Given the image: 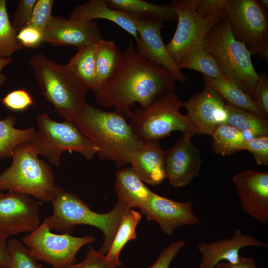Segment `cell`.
Here are the masks:
<instances>
[{"mask_svg": "<svg viewBox=\"0 0 268 268\" xmlns=\"http://www.w3.org/2000/svg\"><path fill=\"white\" fill-rule=\"evenodd\" d=\"M185 244L186 242L184 240L172 242L162 250L154 263L149 268H169L173 260Z\"/></svg>", "mask_w": 268, "mask_h": 268, "instance_id": "obj_40", "label": "cell"}, {"mask_svg": "<svg viewBox=\"0 0 268 268\" xmlns=\"http://www.w3.org/2000/svg\"><path fill=\"white\" fill-rule=\"evenodd\" d=\"M7 236L0 232V268H9L10 254L7 242Z\"/></svg>", "mask_w": 268, "mask_h": 268, "instance_id": "obj_44", "label": "cell"}, {"mask_svg": "<svg viewBox=\"0 0 268 268\" xmlns=\"http://www.w3.org/2000/svg\"><path fill=\"white\" fill-rule=\"evenodd\" d=\"M38 130L30 142L38 155H42L56 166L60 165L61 154L65 151H75L90 160L97 154L93 142L83 134L73 122H58L47 114L36 117Z\"/></svg>", "mask_w": 268, "mask_h": 268, "instance_id": "obj_8", "label": "cell"}, {"mask_svg": "<svg viewBox=\"0 0 268 268\" xmlns=\"http://www.w3.org/2000/svg\"><path fill=\"white\" fill-rule=\"evenodd\" d=\"M226 103V102H225ZM227 124L243 132L247 139L268 135V120L257 114L226 103Z\"/></svg>", "mask_w": 268, "mask_h": 268, "instance_id": "obj_26", "label": "cell"}, {"mask_svg": "<svg viewBox=\"0 0 268 268\" xmlns=\"http://www.w3.org/2000/svg\"><path fill=\"white\" fill-rule=\"evenodd\" d=\"M0 101L6 107L14 111L25 110L34 103L32 97L23 89L9 92L0 99Z\"/></svg>", "mask_w": 268, "mask_h": 268, "instance_id": "obj_35", "label": "cell"}, {"mask_svg": "<svg viewBox=\"0 0 268 268\" xmlns=\"http://www.w3.org/2000/svg\"><path fill=\"white\" fill-rule=\"evenodd\" d=\"M215 268H257L256 261L252 258L244 257L241 255L237 263L232 264L220 262L217 263Z\"/></svg>", "mask_w": 268, "mask_h": 268, "instance_id": "obj_43", "label": "cell"}, {"mask_svg": "<svg viewBox=\"0 0 268 268\" xmlns=\"http://www.w3.org/2000/svg\"><path fill=\"white\" fill-rule=\"evenodd\" d=\"M141 213L132 208L124 215L111 245L105 255L110 259L118 261L120 252L131 240L136 238L135 229L141 219Z\"/></svg>", "mask_w": 268, "mask_h": 268, "instance_id": "obj_31", "label": "cell"}, {"mask_svg": "<svg viewBox=\"0 0 268 268\" xmlns=\"http://www.w3.org/2000/svg\"><path fill=\"white\" fill-rule=\"evenodd\" d=\"M176 79L165 68L136 51L131 39L112 78L95 93L96 103L130 118L136 103L146 108L158 97L173 90Z\"/></svg>", "mask_w": 268, "mask_h": 268, "instance_id": "obj_1", "label": "cell"}, {"mask_svg": "<svg viewBox=\"0 0 268 268\" xmlns=\"http://www.w3.org/2000/svg\"><path fill=\"white\" fill-rule=\"evenodd\" d=\"M211 136L214 153L221 156L245 150L249 140L243 132L227 124L218 126Z\"/></svg>", "mask_w": 268, "mask_h": 268, "instance_id": "obj_29", "label": "cell"}, {"mask_svg": "<svg viewBox=\"0 0 268 268\" xmlns=\"http://www.w3.org/2000/svg\"><path fill=\"white\" fill-rule=\"evenodd\" d=\"M191 138L182 135L170 148L165 150V176L174 188L186 186L199 175L201 155Z\"/></svg>", "mask_w": 268, "mask_h": 268, "instance_id": "obj_16", "label": "cell"}, {"mask_svg": "<svg viewBox=\"0 0 268 268\" xmlns=\"http://www.w3.org/2000/svg\"><path fill=\"white\" fill-rule=\"evenodd\" d=\"M245 150L251 153L257 165H268V135L256 137L249 140Z\"/></svg>", "mask_w": 268, "mask_h": 268, "instance_id": "obj_38", "label": "cell"}, {"mask_svg": "<svg viewBox=\"0 0 268 268\" xmlns=\"http://www.w3.org/2000/svg\"><path fill=\"white\" fill-rule=\"evenodd\" d=\"M17 33L8 16L6 1L0 0V57H9L23 48L17 39Z\"/></svg>", "mask_w": 268, "mask_h": 268, "instance_id": "obj_32", "label": "cell"}, {"mask_svg": "<svg viewBox=\"0 0 268 268\" xmlns=\"http://www.w3.org/2000/svg\"><path fill=\"white\" fill-rule=\"evenodd\" d=\"M53 0H37L29 25L44 30L52 15Z\"/></svg>", "mask_w": 268, "mask_h": 268, "instance_id": "obj_36", "label": "cell"}, {"mask_svg": "<svg viewBox=\"0 0 268 268\" xmlns=\"http://www.w3.org/2000/svg\"><path fill=\"white\" fill-rule=\"evenodd\" d=\"M204 46L216 59L225 76L252 98L260 75L253 66L251 52L235 38L223 18L208 33Z\"/></svg>", "mask_w": 268, "mask_h": 268, "instance_id": "obj_7", "label": "cell"}, {"mask_svg": "<svg viewBox=\"0 0 268 268\" xmlns=\"http://www.w3.org/2000/svg\"><path fill=\"white\" fill-rule=\"evenodd\" d=\"M51 202L53 213L45 218L51 230L61 234H71L73 227L80 224L94 226L104 236V241L99 251L107 253L124 215L132 208L118 201L113 209L105 213L92 211L83 201L75 194L57 186Z\"/></svg>", "mask_w": 268, "mask_h": 268, "instance_id": "obj_3", "label": "cell"}, {"mask_svg": "<svg viewBox=\"0 0 268 268\" xmlns=\"http://www.w3.org/2000/svg\"><path fill=\"white\" fill-rule=\"evenodd\" d=\"M16 122L14 116L0 120V158L11 157L14 149L22 143L30 142L36 133L33 127L26 129L16 128Z\"/></svg>", "mask_w": 268, "mask_h": 268, "instance_id": "obj_28", "label": "cell"}, {"mask_svg": "<svg viewBox=\"0 0 268 268\" xmlns=\"http://www.w3.org/2000/svg\"><path fill=\"white\" fill-rule=\"evenodd\" d=\"M162 21L137 19L136 29L138 37L135 41L136 52L146 60L163 67L176 79L186 82L188 78L181 71L169 53L161 35Z\"/></svg>", "mask_w": 268, "mask_h": 268, "instance_id": "obj_18", "label": "cell"}, {"mask_svg": "<svg viewBox=\"0 0 268 268\" xmlns=\"http://www.w3.org/2000/svg\"><path fill=\"white\" fill-rule=\"evenodd\" d=\"M179 68L197 70L210 78H228L223 73L216 59L204 46L190 52L180 65Z\"/></svg>", "mask_w": 268, "mask_h": 268, "instance_id": "obj_30", "label": "cell"}, {"mask_svg": "<svg viewBox=\"0 0 268 268\" xmlns=\"http://www.w3.org/2000/svg\"><path fill=\"white\" fill-rule=\"evenodd\" d=\"M115 187L118 201L132 208H139L150 200L153 194L130 167L117 171Z\"/></svg>", "mask_w": 268, "mask_h": 268, "instance_id": "obj_22", "label": "cell"}, {"mask_svg": "<svg viewBox=\"0 0 268 268\" xmlns=\"http://www.w3.org/2000/svg\"><path fill=\"white\" fill-rule=\"evenodd\" d=\"M37 0H20L10 22L17 32L28 25Z\"/></svg>", "mask_w": 268, "mask_h": 268, "instance_id": "obj_37", "label": "cell"}, {"mask_svg": "<svg viewBox=\"0 0 268 268\" xmlns=\"http://www.w3.org/2000/svg\"><path fill=\"white\" fill-rule=\"evenodd\" d=\"M123 55L113 40L102 39L98 43L95 58L98 91L113 76Z\"/></svg>", "mask_w": 268, "mask_h": 268, "instance_id": "obj_27", "label": "cell"}, {"mask_svg": "<svg viewBox=\"0 0 268 268\" xmlns=\"http://www.w3.org/2000/svg\"><path fill=\"white\" fill-rule=\"evenodd\" d=\"M43 33V42L56 46H73L76 48L98 43L103 39L98 25L93 20L67 19L53 15Z\"/></svg>", "mask_w": 268, "mask_h": 268, "instance_id": "obj_17", "label": "cell"}, {"mask_svg": "<svg viewBox=\"0 0 268 268\" xmlns=\"http://www.w3.org/2000/svg\"><path fill=\"white\" fill-rule=\"evenodd\" d=\"M223 19L252 55L268 62V16L257 0H225Z\"/></svg>", "mask_w": 268, "mask_h": 268, "instance_id": "obj_9", "label": "cell"}, {"mask_svg": "<svg viewBox=\"0 0 268 268\" xmlns=\"http://www.w3.org/2000/svg\"><path fill=\"white\" fill-rule=\"evenodd\" d=\"M130 164L139 178L149 185H159L166 178L165 150L158 141L144 142Z\"/></svg>", "mask_w": 268, "mask_h": 268, "instance_id": "obj_21", "label": "cell"}, {"mask_svg": "<svg viewBox=\"0 0 268 268\" xmlns=\"http://www.w3.org/2000/svg\"><path fill=\"white\" fill-rule=\"evenodd\" d=\"M69 19L107 20L132 35L135 41L138 39L136 29L137 18L127 12L109 7L105 0H90L75 6L72 10Z\"/></svg>", "mask_w": 268, "mask_h": 268, "instance_id": "obj_20", "label": "cell"}, {"mask_svg": "<svg viewBox=\"0 0 268 268\" xmlns=\"http://www.w3.org/2000/svg\"><path fill=\"white\" fill-rule=\"evenodd\" d=\"M261 6L266 10L268 11V0H258Z\"/></svg>", "mask_w": 268, "mask_h": 268, "instance_id": "obj_46", "label": "cell"}, {"mask_svg": "<svg viewBox=\"0 0 268 268\" xmlns=\"http://www.w3.org/2000/svg\"><path fill=\"white\" fill-rule=\"evenodd\" d=\"M94 240L93 236L53 233L44 219L34 231L23 237L22 242L37 261L46 262L53 268H67L75 264L79 250Z\"/></svg>", "mask_w": 268, "mask_h": 268, "instance_id": "obj_11", "label": "cell"}, {"mask_svg": "<svg viewBox=\"0 0 268 268\" xmlns=\"http://www.w3.org/2000/svg\"><path fill=\"white\" fill-rule=\"evenodd\" d=\"M98 150L101 160H109L118 167L130 163L143 146L125 116L86 103L73 121Z\"/></svg>", "mask_w": 268, "mask_h": 268, "instance_id": "obj_2", "label": "cell"}, {"mask_svg": "<svg viewBox=\"0 0 268 268\" xmlns=\"http://www.w3.org/2000/svg\"><path fill=\"white\" fill-rule=\"evenodd\" d=\"M170 3L176 13L178 24L173 36L165 45L179 68L190 52L204 46L208 33L223 18V8L202 17L196 10V0H174Z\"/></svg>", "mask_w": 268, "mask_h": 268, "instance_id": "obj_10", "label": "cell"}, {"mask_svg": "<svg viewBox=\"0 0 268 268\" xmlns=\"http://www.w3.org/2000/svg\"><path fill=\"white\" fill-rule=\"evenodd\" d=\"M38 156L30 142L16 147L11 165L0 174V192L19 193L45 202L51 201L57 188L55 176Z\"/></svg>", "mask_w": 268, "mask_h": 268, "instance_id": "obj_5", "label": "cell"}, {"mask_svg": "<svg viewBox=\"0 0 268 268\" xmlns=\"http://www.w3.org/2000/svg\"><path fill=\"white\" fill-rule=\"evenodd\" d=\"M122 265L123 262L120 260L110 259L89 245L84 260L67 268H117Z\"/></svg>", "mask_w": 268, "mask_h": 268, "instance_id": "obj_34", "label": "cell"}, {"mask_svg": "<svg viewBox=\"0 0 268 268\" xmlns=\"http://www.w3.org/2000/svg\"><path fill=\"white\" fill-rule=\"evenodd\" d=\"M252 98L260 110L268 116V76L265 73L260 77L254 89Z\"/></svg>", "mask_w": 268, "mask_h": 268, "instance_id": "obj_41", "label": "cell"}, {"mask_svg": "<svg viewBox=\"0 0 268 268\" xmlns=\"http://www.w3.org/2000/svg\"><path fill=\"white\" fill-rule=\"evenodd\" d=\"M43 31L35 26L27 25L17 33V39L23 47L36 48L43 42Z\"/></svg>", "mask_w": 268, "mask_h": 268, "instance_id": "obj_39", "label": "cell"}, {"mask_svg": "<svg viewBox=\"0 0 268 268\" xmlns=\"http://www.w3.org/2000/svg\"><path fill=\"white\" fill-rule=\"evenodd\" d=\"M181 106L183 102L174 90L168 91L148 107L139 106L132 111L129 125L143 142L158 141L176 131L192 138L197 130L187 115L180 113Z\"/></svg>", "mask_w": 268, "mask_h": 268, "instance_id": "obj_6", "label": "cell"}, {"mask_svg": "<svg viewBox=\"0 0 268 268\" xmlns=\"http://www.w3.org/2000/svg\"><path fill=\"white\" fill-rule=\"evenodd\" d=\"M98 43L77 48L76 53L67 64L89 90H92L94 93L98 90L95 60Z\"/></svg>", "mask_w": 268, "mask_h": 268, "instance_id": "obj_25", "label": "cell"}, {"mask_svg": "<svg viewBox=\"0 0 268 268\" xmlns=\"http://www.w3.org/2000/svg\"><path fill=\"white\" fill-rule=\"evenodd\" d=\"M193 208L191 201H177L153 193L150 200L139 209L147 221H155L165 234L171 236L180 227L201 222Z\"/></svg>", "mask_w": 268, "mask_h": 268, "instance_id": "obj_14", "label": "cell"}, {"mask_svg": "<svg viewBox=\"0 0 268 268\" xmlns=\"http://www.w3.org/2000/svg\"><path fill=\"white\" fill-rule=\"evenodd\" d=\"M243 210L262 224L268 221V173L247 169L232 178Z\"/></svg>", "mask_w": 268, "mask_h": 268, "instance_id": "obj_15", "label": "cell"}, {"mask_svg": "<svg viewBox=\"0 0 268 268\" xmlns=\"http://www.w3.org/2000/svg\"><path fill=\"white\" fill-rule=\"evenodd\" d=\"M225 0H196V10L202 17H207L223 8Z\"/></svg>", "mask_w": 268, "mask_h": 268, "instance_id": "obj_42", "label": "cell"}, {"mask_svg": "<svg viewBox=\"0 0 268 268\" xmlns=\"http://www.w3.org/2000/svg\"><path fill=\"white\" fill-rule=\"evenodd\" d=\"M250 246L267 248L268 245L256 237L243 233L239 228L235 230L230 238L219 239L210 243L201 241L198 245V251L201 255L199 268H214L222 260L236 263L240 256V250Z\"/></svg>", "mask_w": 268, "mask_h": 268, "instance_id": "obj_19", "label": "cell"}, {"mask_svg": "<svg viewBox=\"0 0 268 268\" xmlns=\"http://www.w3.org/2000/svg\"><path fill=\"white\" fill-rule=\"evenodd\" d=\"M187 116L195 126L197 134L211 135L219 126L227 123L226 104L221 96L211 87L194 94L183 103Z\"/></svg>", "mask_w": 268, "mask_h": 268, "instance_id": "obj_13", "label": "cell"}, {"mask_svg": "<svg viewBox=\"0 0 268 268\" xmlns=\"http://www.w3.org/2000/svg\"><path fill=\"white\" fill-rule=\"evenodd\" d=\"M112 8L127 12L138 19L162 21L177 20L176 13L172 5L157 4L143 0H105Z\"/></svg>", "mask_w": 268, "mask_h": 268, "instance_id": "obj_23", "label": "cell"}, {"mask_svg": "<svg viewBox=\"0 0 268 268\" xmlns=\"http://www.w3.org/2000/svg\"><path fill=\"white\" fill-rule=\"evenodd\" d=\"M11 62L12 59L9 57H0V87L5 83L6 79L5 75L1 72V70Z\"/></svg>", "mask_w": 268, "mask_h": 268, "instance_id": "obj_45", "label": "cell"}, {"mask_svg": "<svg viewBox=\"0 0 268 268\" xmlns=\"http://www.w3.org/2000/svg\"><path fill=\"white\" fill-rule=\"evenodd\" d=\"M3 194L0 192V198L3 196Z\"/></svg>", "mask_w": 268, "mask_h": 268, "instance_id": "obj_47", "label": "cell"}, {"mask_svg": "<svg viewBox=\"0 0 268 268\" xmlns=\"http://www.w3.org/2000/svg\"><path fill=\"white\" fill-rule=\"evenodd\" d=\"M204 85L215 90L226 103L268 118L259 108L252 98L229 78L216 79L202 74Z\"/></svg>", "mask_w": 268, "mask_h": 268, "instance_id": "obj_24", "label": "cell"}, {"mask_svg": "<svg viewBox=\"0 0 268 268\" xmlns=\"http://www.w3.org/2000/svg\"><path fill=\"white\" fill-rule=\"evenodd\" d=\"M40 204L30 196L8 192L0 198V232L7 237L32 233L40 225Z\"/></svg>", "mask_w": 268, "mask_h": 268, "instance_id": "obj_12", "label": "cell"}, {"mask_svg": "<svg viewBox=\"0 0 268 268\" xmlns=\"http://www.w3.org/2000/svg\"><path fill=\"white\" fill-rule=\"evenodd\" d=\"M7 245L10 254V263L9 268H41L38 261L31 254L29 249L22 242L10 239Z\"/></svg>", "mask_w": 268, "mask_h": 268, "instance_id": "obj_33", "label": "cell"}, {"mask_svg": "<svg viewBox=\"0 0 268 268\" xmlns=\"http://www.w3.org/2000/svg\"><path fill=\"white\" fill-rule=\"evenodd\" d=\"M41 92L65 120L72 122L86 104V85L67 65H61L42 53L29 61Z\"/></svg>", "mask_w": 268, "mask_h": 268, "instance_id": "obj_4", "label": "cell"}]
</instances>
